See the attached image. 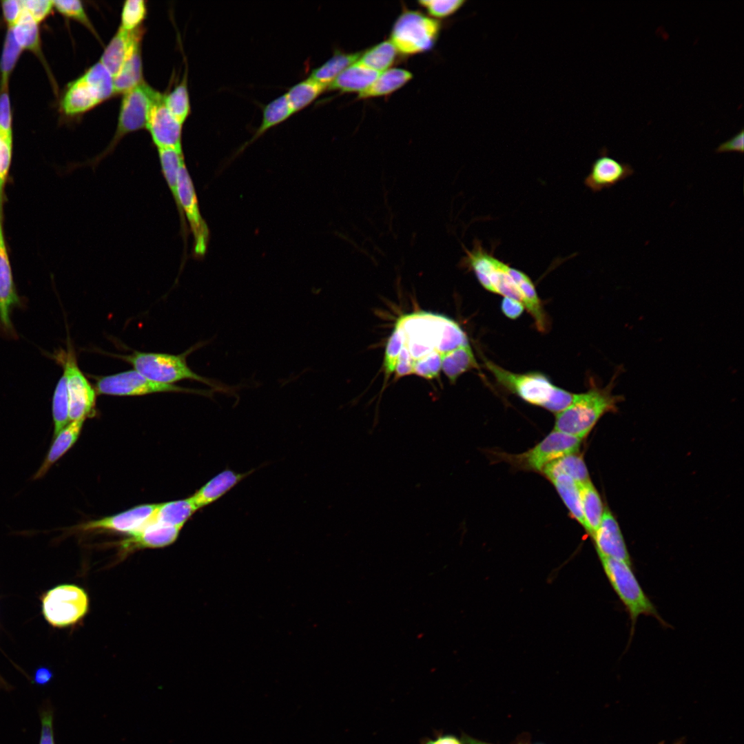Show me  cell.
I'll return each instance as SVG.
<instances>
[{"mask_svg": "<svg viewBox=\"0 0 744 744\" xmlns=\"http://www.w3.org/2000/svg\"><path fill=\"white\" fill-rule=\"evenodd\" d=\"M541 473L545 475L553 473L566 474L578 485L590 481L585 462L578 452L566 455L550 463Z\"/></svg>", "mask_w": 744, "mask_h": 744, "instance_id": "e575fe53", "label": "cell"}, {"mask_svg": "<svg viewBox=\"0 0 744 744\" xmlns=\"http://www.w3.org/2000/svg\"><path fill=\"white\" fill-rule=\"evenodd\" d=\"M575 393L556 386L548 402L544 407L554 413H559L566 409L572 402Z\"/></svg>", "mask_w": 744, "mask_h": 744, "instance_id": "681fc988", "label": "cell"}, {"mask_svg": "<svg viewBox=\"0 0 744 744\" xmlns=\"http://www.w3.org/2000/svg\"><path fill=\"white\" fill-rule=\"evenodd\" d=\"M181 528L152 524L129 535L121 542V550L128 553L143 548H157L174 543Z\"/></svg>", "mask_w": 744, "mask_h": 744, "instance_id": "ffe728a7", "label": "cell"}, {"mask_svg": "<svg viewBox=\"0 0 744 744\" xmlns=\"http://www.w3.org/2000/svg\"><path fill=\"white\" fill-rule=\"evenodd\" d=\"M425 744H463L456 737L452 735L439 736L434 740H428Z\"/></svg>", "mask_w": 744, "mask_h": 744, "instance_id": "6f0895ef", "label": "cell"}, {"mask_svg": "<svg viewBox=\"0 0 744 744\" xmlns=\"http://www.w3.org/2000/svg\"><path fill=\"white\" fill-rule=\"evenodd\" d=\"M634 173L632 167L608 155L607 149L592 163L590 171L584 179V185L597 193L609 189Z\"/></svg>", "mask_w": 744, "mask_h": 744, "instance_id": "ac0fdd59", "label": "cell"}, {"mask_svg": "<svg viewBox=\"0 0 744 744\" xmlns=\"http://www.w3.org/2000/svg\"><path fill=\"white\" fill-rule=\"evenodd\" d=\"M23 9L39 23L43 21L52 12L53 1L49 0H25L21 1Z\"/></svg>", "mask_w": 744, "mask_h": 744, "instance_id": "c3c4849f", "label": "cell"}, {"mask_svg": "<svg viewBox=\"0 0 744 744\" xmlns=\"http://www.w3.org/2000/svg\"><path fill=\"white\" fill-rule=\"evenodd\" d=\"M254 471L255 469H251L245 473H236L229 468L225 469L210 479L191 498L198 510L205 507L221 498Z\"/></svg>", "mask_w": 744, "mask_h": 744, "instance_id": "44dd1931", "label": "cell"}, {"mask_svg": "<svg viewBox=\"0 0 744 744\" xmlns=\"http://www.w3.org/2000/svg\"><path fill=\"white\" fill-rule=\"evenodd\" d=\"M147 13L146 3L143 0H127L125 1L121 11V28L131 32L141 28Z\"/></svg>", "mask_w": 744, "mask_h": 744, "instance_id": "b9f144b4", "label": "cell"}, {"mask_svg": "<svg viewBox=\"0 0 744 744\" xmlns=\"http://www.w3.org/2000/svg\"><path fill=\"white\" fill-rule=\"evenodd\" d=\"M501 309L502 313L510 319H517L523 313L525 307L524 304L515 300L504 297L502 300Z\"/></svg>", "mask_w": 744, "mask_h": 744, "instance_id": "11a10c76", "label": "cell"}, {"mask_svg": "<svg viewBox=\"0 0 744 744\" xmlns=\"http://www.w3.org/2000/svg\"><path fill=\"white\" fill-rule=\"evenodd\" d=\"M293 112L289 105L285 94L280 95L268 103L263 108L260 125L252 138L242 148L258 138L271 127L287 119Z\"/></svg>", "mask_w": 744, "mask_h": 744, "instance_id": "8d00e7d4", "label": "cell"}, {"mask_svg": "<svg viewBox=\"0 0 744 744\" xmlns=\"http://www.w3.org/2000/svg\"><path fill=\"white\" fill-rule=\"evenodd\" d=\"M379 74L357 61L340 74L327 89L360 94L373 83Z\"/></svg>", "mask_w": 744, "mask_h": 744, "instance_id": "cb8c5ba5", "label": "cell"}, {"mask_svg": "<svg viewBox=\"0 0 744 744\" xmlns=\"http://www.w3.org/2000/svg\"><path fill=\"white\" fill-rule=\"evenodd\" d=\"M12 116L8 85L0 88V128L12 133Z\"/></svg>", "mask_w": 744, "mask_h": 744, "instance_id": "f907efd6", "label": "cell"}, {"mask_svg": "<svg viewBox=\"0 0 744 744\" xmlns=\"http://www.w3.org/2000/svg\"><path fill=\"white\" fill-rule=\"evenodd\" d=\"M715 152L717 153L721 152H738L743 153L744 152V130H741L730 138L721 143L716 148Z\"/></svg>", "mask_w": 744, "mask_h": 744, "instance_id": "db71d44e", "label": "cell"}, {"mask_svg": "<svg viewBox=\"0 0 744 744\" xmlns=\"http://www.w3.org/2000/svg\"><path fill=\"white\" fill-rule=\"evenodd\" d=\"M42 613L55 628H65L80 621L87 613V592L74 584H62L48 590L41 599Z\"/></svg>", "mask_w": 744, "mask_h": 744, "instance_id": "ba28073f", "label": "cell"}, {"mask_svg": "<svg viewBox=\"0 0 744 744\" xmlns=\"http://www.w3.org/2000/svg\"><path fill=\"white\" fill-rule=\"evenodd\" d=\"M404 342V337L402 329L398 322H396L393 331L387 341L385 349L383 366L387 378L395 371Z\"/></svg>", "mask_w": 744, "mask_h": 744, "instance_id": "7bdbcfd3", "label": "cell"}, {"mask_svg": "<svg viewBox=\"0 0 744 744\" xmlns=\"http://www.w3.org/2000/svg\"><path fill=\"white\" fill-rule=\"evenodd\" d=\"M327 88V85L308 77L290 87L285 94L294 114L312 103Z\"/></svg>", "mask_w": 744, "mask_h": 744, "instance_id": "1f68e13d", "label": "cell"}, {"mask_svg": "<svg viewBox=\"0 0 744 744\" xmlns=\"http://www.w3.org/2000/svg\"><path fill=\"white\" fill-rule=\"evenodd\" d=\"M545 476L553 484L572 517L585 528L579 485L564 473H553Z\"/></svg>", "mask_w": 744, "mask_h": 744, "instance_id": "83f0119b", "label": "cell"}, {"mask_svg": "<svg viewBox=\"0 0 744 744\" xmlns=\"http://www.w3.org/2000/svg\"><path fill=\"white\" fill-rule=\"evenodd\" d=\"M483 361L487 370L501 386L530 404L544 408L556 387L544 374L515 373L486 358H483Z\"/></svg>", "mask_w": 744, "mask_h": 744, "instance_id": "4fadbf2b", "label": "cell"}, {"mask_svg": "<svg viewBox=\"0 0 744 744\" xmlns=\"http://www.w3.org/2000/svg\"><path fill=\"white\" fill-rule=\"evenodd\" d=\"M141 41L134 42L120 71L113 77L114 94H123L143 81Z\"/></svg>", "mask_w": 744, "mask_h": 744, "instance_id": "d4e9b609", "label": "cell"}, {"mask_svg": "<svg viewBox=\"0 0 744 744\" xmlns=\"http://www.w3.org/2000/svg\"><path fill=\"white\" fill-rule=\"evenodd\" d=\"M52 412L54 437L70 422L67 380L64 373L58 381L53 393Z\"/></svg>", "mask_w": 744, "mask_h": 744, "instance_id": "74e56055", "label": "cell"}, {"mask_svg": "<svg viewBox=\"0 0 744 744\" xmlns=\"http://www.w3.org/2000/svg\"><path fill=\"white\" fill-rule=\"evenodd\" d=\"M442 369V354L434 351L415 361L413 373L426 379L437 377Z\"/></svg>", "mask_w": 744, "mask_h": 744, "instance_id": "bcb514c9", "label": "cell"}, {"mask_svg": "<svg viewBox=\"0 0 744 744\" xmlns=\"http://www.w3.org/2000/svg\"><path fill=\"white\" fill-rule=\"evenodd\" d=\"M52 671L48 667H39L34 672L32 682L39 686H45L53 679Z\"/></svg>", "mask_w": 744, "mask_h": 744, "instance_id": "9f6ffc18", "label": "cell"}, {"mask_svg": "<svg viewBox=\"0 0 744 744\" xmlns=\"http://www.w3.org/2000/svg\"><path fill=\"white\" fill-rule=\"evenodd\" d=\"M586 530L593 537L603 514L599 494L591 481L579 485Z\"/></svg>", "mask_w": 744, "mask_h": 744, "instance_id": "f546056e", "label": "cell"}, {"mask_svg": "<svg viewBox=\"0 0 744 744\" xmlns=\"http://www.w3.org/2000/svg\"><path fill=\"white\" fill-rule=\"evenodd\" d=\"M413 78L412 74L402 68H389L380 72L373 83L364 92L358 94L359 99L386 96L404 86Z\"/></svg>", "mask_w": 744, "mask_h": 744, "instance_id": "f1b7e54d", "label": "cell"}, {"mask_svg": "<svg viewBox=\"0 0 744 744\" xmlns=\"http://www.w3.org/2000/svg\"><path fill=\"white\" fill-rule=\"evenodd\" d=\"M440 24L417 11H405L397 19L390 41L397 52L412 55L431 50L439 36Z\"/></svg>", "mask_w": 744, "mask_h": 744, "instance_id": "52a82bcc", "label": "cell"}, {"mask_svg": "<svg viewBox=\"0 0 744 744\" xmlns=\"http://www.w3.org/2000/svg\"><path fill=\"white\" fill-rule=\"evenodd\" d=\"M158 504H143L124 512L81 524L78 529L85 532L114 531L128 535L147 526Z\"/></svg>", "mask_w": 744, "mask_h": 744, "instance_id": "e0dca14e", "label": "cell"}, {"mask_svg": "<svg viewBox=\"0 0 744 744\" xmlns=\"http://www.w3.org/2000/svg\"><path fill=\"white\" fill-rule=\"evenodd\" d=\"M581 440L554 430L536 446L526 452L517 455H499L514 467L542 472L550 463L566 455L577 453Z\"/></svg>", "mask_w": 744, "mask_h": 744, "instance_id": "7c38bea8", "label": "cell"}, {"mask_svg": "<svg viewBox=\"0 0 744 744\" xmlns=\"http://www.w3.org/2000/svg\"><path fill=\"white\" fill-rule=\"evenodd\" d=\"M12 156V133L0 128V214L3 213L5 189Z\"/></svg>", "mask_w": 744, "mask_h": 744, "instance_id": "ab89813d", "label": "cell"}, {"mask_svg": "<svg viewBox=\"0 0 744 744\" xmlns=\"http://www.w3.org/2000/svg\"><path fill=\"white\" fill-rule=\"evenodd\" d=\"M143 31L138 28L127 31L119 27L105 47L99 62L115 76L120 71L134 42L142 39Z\"/></svg>", "mask_w": 744, "mask_h": 744, "instance_id": "7402d4cb", "label": "cell"}, {"mask_svg": "<svg viewBox=\"0 0 744 744\" xmlns=\"http://www.w3.org/2000/svg\"><path fill=\"white\" fill-rule=\"evenodd\" d=\"M415 360L411 358L407 347L404 344L395 366V378L413 373Z\"/></svg>", "mask_w": 744, "mask_h": 744, "instance_id": "816d5d0a", "label": "cell"}, {"mask_svg": "<svg viewBox=\"0 0 744 744\" xmlns=\"http://www.w3.org/2000/svg\"><path fill=\"white\" fill-rule=\"evenodd\" d=\"M163 101L171 114L182 124L190 112V102L187 89V76L169 94L163 95Z\"/></svg>", "mask_w": 744, "mask_h": 744, "instance_id": "f35d334b", "label": "cell"}, {"mask_svg": "<svg viewBox=\"0 0 744 744\" xmlns=\"http://www.w3.org/2000/svg\"><path fill=\"white\" fill-rule=\"evenodd\" d=\"M10 28L17 43L23 50L41 54L39 23L30 14L23 9L20 17Z\"/></svg>", "mask_w": 744, "mask_h": 744, "instance_id": "836d02e7", "label": "cell"}, {"mask_svg": "<svg viewBox=\"0 0 744 744\" xmlns=\"http://www.w3.org/2000/svg\"><path fill=\"white\" fill-rule=\"evenodd\" d=\"M53 6L62 15L81 23L90 31L94 32V29L81 1L56 0L53 1Z\"/></svg>", "mask_w": 744, "mask_h": 744, "instance_id": "ee69618b", "label": "cell"}, {"mask_svg": "<svg viewBox=\"0 0 744 744\" xmlns=\"http://www.w3.org/2000/svg\"><path fill=\"white\" fill-rule=\"evenodd\" d=\"M85 419L70 422L56 436L40 467L33 476V479L43 477L54 465L77 441L81 432Z\"/></svg>", "mask_w": 744, "mask_h": 744, "instance_id": "603a6c76", "label": "cell"}, {"mask_svg": "<svg viewBox=\"0 0 744 744\" xmlns=\"http://www.w3.org/2000/svg\"><path fill=\"white\" fill-rule=\"evenodd\" d=\"M158 149L161 171L169 187L173 199L176 203L180 221L182 233H186L185 217L180 209L177 194L178 172L181 164L185 162L182 149L174 148H159Z\"/></svg>", "mask_w": 744, "mask_h": 744, "instance_id": "4316f807", "label": "cell"}, {"mask_svg": "<svg viewBox=\"0 0 744 744\" xmlns=\"http://www.w3.org/2000/svg\"><path fill=\"white\" fill-rule=\"evenodd\" d=\"M604 572L611 586L623 604L631 621L630 637L633 636L636 621L639 615L652 616L667 627L659 614L632 571V566L623 561L599 557Z\"/></svg>", "mask_w": 744, "mask_h": 744, "instance_id": "277c9868", "label": "cell"}, {"mask_svg": "<svg viewBox=\"0 0 744 744\" xmlns=\"http://www.w3.org/2000/svg\"><path fill=\"white\" fill-rule=\"evenodd\" d=\"M177 194L183 214L187 218L194 238V253L203 256L206 250L209 231L200 213L198 200L189 173L183 162L177 178Z\"/></svg>", "mask_w": 744, "mask_h": 744, "instance_id": "5bb4252c", "label": "cell"}, {"mask_svg": "<svg viewBox=\"0 0 744 744\" xmlns=\"http://www.w3.org/2000/svg\"><path fill=\"white\" fill-rule=\"evenodd\" d=\"M98 394L115 396H136L156 393H188L212 397L215 391L192 389L175 384L156 382L147 379L135 370H130L99 378L95 384Z\"/></svg>", "mask_w": 744, "mask_h": 744, "instance_id": "8fae6325", "label": "cell"}, {"mask_svg": "<svg viewBox=\"0 0 744 744\" xmlns=\"http://www.w3.org/2000/svg\"><path fill=\"white\" fill-rule=\"evenodd\" d=\"M473 369H479V365L469 344L442 355V369L451 383Z\"/></svg>", "mask_w": 744, "mask_h": 744, "instance_id": "4dcf8cb0", "label": "cell"}, {"mask_svg": "<svg viewBox=\"0 0 744 744\" xmlns=\"http://www.w3.org/2000/svg\"><path fill=\"white\" fill-rule=\"evenodd\" d=\"M22 301L14 282L3 230V214H0V327L7 334L15 336L11 313Z\"/></svg>", "mask_w": 744, "mask_h": 744, "instance_id": "9a60e30c", "label": "cell"}, {"mask_svg": "<svg viewBox=\"0 0 744 744\" xmlns=\"http://www.w3.org/2000/svg\"><path fill=\"white\" fill-rule=\"evenodd\" d=\"M204 344L199 343L180 355L134 351L121 358L142 375L156 382L174 384L183 380H194L210 386L215 391L234 395L236 391L232 390L233 387L199 375L189 367L186 361L187 355Z\"/></svg>", "mask_w": 744, "mask_h": 744, "instance_id": "3957f363", "label": "cell"}, {"mask_svg": "<svg viewBox=\"0 0 744 744\" xmlns=\"http://www.w3.org/2000/svg\"><path fill=\"white\" fill-rule=\"evenodd\" d=\"M463 248L465 254L461 258L460 265L472 271L486 290L522 304L537 298V293L530 277L495 257L479 240H475L471 249L464 246Z\"/></svg>", "mask_w": 744, "mask_h": 744, "instance_id": "6da1fadb", "label": "cell"}, {"mask_svg": "<svg viewBox=\"0 0 744 744\" xmlns=\"http://www.w3.org/2000/svg\"><path fill=\"white\" fill-rule=\"evenodd\" d=\"M462 741L464 744H493V743H486V742L479 741L477 739L473 738H472V737H471L469 736H467L466 734L462 735Z\"/></svg>", "mask_w": 744, "mask_h": 744, "instance_id": "680465c9", "label": "cell"}, {"mask_svg": "<svg viewBox=\"0 0 744 744\" xmlns=\"http://www.w3.org/2000/svg\"><path fill=\"white\" fill-rule=\"evenodd\" d=\"M361 52L335 54L321 65L314 68L309 77L327 87L347 68L357 61Z\"/></svg>", "mask_w": 744, "mask_h": 744, "instance_id": "d6a6232c", "label": "cell"}, {"mask_svg": "<svg viewBox=\"0 0 744 744\" xmlns=\"http://www.w3.org/2000/svg\"><path fill=\"white\" fill-rule=\"evenodd\" d=\"M397 51L390 40L384 41L361 53L358 61L377 72H382L393 64Z\"/></svg>", "mask_w": 744, "mask_h": 744, "instance_id": "d590c367", "label": "cell"}, {"mask_svg": "<svg viewBox=\"0 0 744 744\" xmlns=\"http://www.w3.org/2000/svg\"><path fill=\"white\" fill-rule=\"evenodd\" d=\"M23 49L17 43L12 29L9 28L4 41L0 58L1 85H7L9 76L15 67Z\"/></svg>", "mask_w": 744, "mask_h": 744, "instance_id": "60d3db41", "label": "cell"}, {"mask_svg": "<svg viewBox=\"0 0 744 744\" xmlns=\"http://www.w3.org/2000/svg\"><path fill=\"white\" fill-rule=\"evenodd\" d=\"M196 510L198 508L191 497L158 504L148 525L158 524L182 528Z\"/></svg>", "mask_w": 744, "mask_h": 744, "instance_id": "484cf974", "label": "cell"}, {"mask_svg": "<svg viewBox=\"0 0 744 744\" xmlns=\"http://www.w3.org/2000/svg\"><path fill=\"white\" fill-rule=\"evenodd\" d=\"M615 376L606 386L594 384L587 391L575 393L571 404L556 414L554 430L583 440L604 414L616 411L623 397L612 393Z\"/></svg>", "mask_w": 744, "mask_h": 744, "instance_id": "7a4b0ae2", "label": "cell"}, {"mask_svg": "<svg viewBox=\"0 0 744 744\" xmlns=\"http://www.w3.org/2000/svg\"><path fill=\"white\" fill-rule=\"evenodd\" d=\"M593 538L599 557L616 559L632 566L619 526L607 508L603 510L600 525Z\"/></svg>", "mask_w": 744, "mask_h": 744, "instance_id": "d6986e66", "label": "cell"}, {"mask_svg": "<svg viewBox=\"0 0 744 744\" xmlns=\"http://www.w3.org/2000/svg\"><path fill=\"white\" fill-rule=\"evenodd\" d=\"M114 94L113 76L98 61L66 89L61 108L68 116L85 113Z\"/></svg>", "mask_w": 744, "mask_h": 744, "instance_id": "5b68a950", "label": "cell"}, {"mask_svg": "<svg viewBox=\"0 0 744 744\" xmlns=\"http://www.w3.org/2000/svg\"><path fill=\"white\" fill-rule=\"evenodd\" d=\"M1 3L4 20L9 28H11L16 23L23 12L21 2L18 0H4Z\"/></svg>", "mask_w": 744, "mask_h": 744, "instance_id": "f5cc1de1", "label": "cell"}, {"mask_svg": "<svg viewBox=\"0 0 744 744\" xmlns=\"http://www.w3.org/2000/svg\"><path fill=\"white\" fill-rule=\"evenodd\" d=\"M448 318L429 312L401 316L400 324L411 358L415 361L437 351Z\"/></svg>", "mask_w": 744, "mask_h": 744, "instance_id": "30bf717a", "label": "cell"}, {"mask_svg": "<svg viewBox=\"0 0 744 744\" xmlns=\"http://www.w3.org/2000/svg\"><path fill=\"white\" fill-rule=\"evenodd\" d=\"M161 94L144 81L123 94L117 127L113 139L101 154L88 161L87 165L94 169L105 157L111 153L123 136L131 132L146 128L150 110Z\"/></svg>", "mask_w": 744, "mask_h": 744, "instance_id": "8992f818", "label": "cell"}, {"mask_svg": "<svg viewBox=\"0 0 744 744\" xmlns=\"http://www.w3.org/2000/svg\"><path fill=\"white\" fill-rule=\"evenodd\" d=\"M146 128L157 149H182L183 124L167 108L163 94L158 96L150 110Z\"/></svg>", "mask_w": 744, "mask_h": 744, "instance_id": "2e32d148", "label": "cell"}, {"mask_svg": "<svg viewBox=\"0 0 744 744\" xmlns=\"http://www.w3.org/2000/svg\"><path fill=\"white\" fill-rule=\"evenodd\" d=\"M52 357L62 366L66 378L70 421L93 417L96 391L79 367L72 345L68 342L66 350L61 349Z\"/></svg>", "mask_w": 744, "mask_h": 744, "instance_id": "9c48e42d", "label": "cell"}, {"mask_svg": "<svg viewBox=\"0 0 744 744\" xmlns=\"http://www.w3.org/2000/svg\"><path fill=\"white\" fill-rule=\"evenodd\" d=\"M41 733L39 744H56L54 735V707L50 700H45L39 708Z\"/></svg>", "mask_w": 744, "mask_h": 744, "instance_id": "7dc6e473", "label": "cell"}, {"mask_svg": "<svg viewBox=\"0 0 744 744\" xmlns=\"http://www.w3.org/2000/svg\"><path fill=\"white\" fill-rule=\"evenodd\" d=\"M465 2L464 0H422L418 3L426 10L430 17L442 19L455 13Z\"/></svg>", "mask_w": 744, "mask_h": 744, "instance_id": "f6af8a7d", "label": "cell"}]
</instances>
